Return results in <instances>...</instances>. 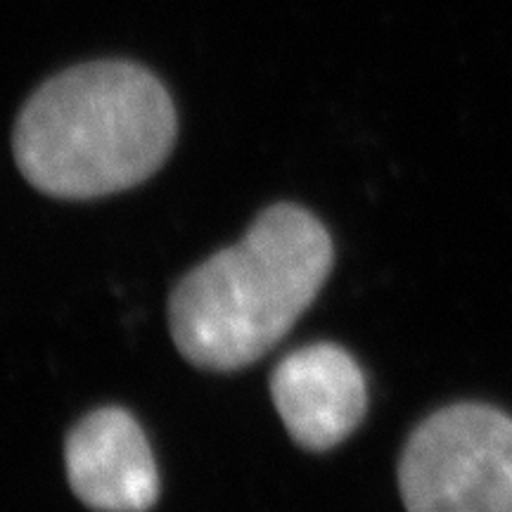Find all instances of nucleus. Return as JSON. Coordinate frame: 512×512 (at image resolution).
Listing matches in <instances>:
<instances>
[{"label":"nucleus","instance_id":"nucleus-2","mask_svg":"<svg viewBox=\"0 0 512 512\" xmlns=\"http://www.w3.org/2000/svg\"><path fill=\"white\" fill-rule=\"evenodd\" d=\"M335 264L328 228L280 202L242 240L190 271L169 299V330L192 366L233 373L259 361L304 316Z\"/></svg>","mask_w":512,"mask_h":512},{"label":"nucleus","instance_id":"nucleus-3","mask_svg":"<svg viewBox=\"0 0 512 512\" xmlns=\"http://www.w3.org/2000/svg\"><path fill=\"white\" fill-rule=\"evenodd\" d=\"M408 512H512V418L453 403L422 420L399 463Z\"/></svg>","mask_w":512,"mask_h":512},{"label":"nucleus","instance_id":"nucleus-1","mask_svg":"<svg viewBox=\"0 0 512 512\" xmlns=\"http://www.w3.org/2000/svg\"><path fill=\"white\" fill-rule=\"evenodd\" d=\"M176 110L133 62H88L53 76L19 112L12 152L22 176L57 200H93L145 183L176 143Z\"/></svg>","mask_w":512,"mask_h":512},{"label":"nucleus","instance_id":"nucleus-5","mask_svg":"<svg viewBox=\"0 0 512 512\" xmlns=\"http://www.w3.org/2000/svg\"><path fill=\"white\" fill-rule=\"evenodd\" d=\"M76 498L98 512H147L159 498V472L138 420L124 408L88 413L64 444Z\"/></svg>","mask_w":512,"mask_h":512},{"label":"nucleus","instance_id":"nucleus-4","mask_svg":"<svg viewBox=\"0 0 512 512\" xmlns=\"http://www.w3.org/2000/svg\"><path fill=\"white\" fill-rule=\"evenodd\" d=\"M273 406L306 451H330L363 422L366 377L342 347L328 342L292 351L271 375Z\"/></svg>","mask_w":512,"mask_h":512}]
</instances>
